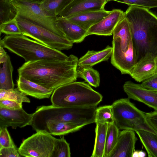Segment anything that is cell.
Returning <instances> with one entry per match:
<instances>
[{
    "mask_svg": "<svg viewBox=\"0 0 157 157\" xmlns=\"http://www.w3.org/2000/svg\"><path fill=\"white\" fill-rule=\"evenodd\" d=\"M11 1L17 9V17L25 19L56 35L65 37L57 26L56 17L48 15L40 7V4L22 0Z\"/></svg>",
    "mask_w": 157,
    "mask_h": 157,
    "instance_id": "obj_6",
    "label": "cell"
},
{
    "mask_svg": "<svg viewBox=\"0 0 157 157\" xmlns=\"http://www.w3.org/2000/svg\"><path fill=\"white\" fill-rule=\"evenodd\" d=\"M109 0H73L56 17L67 18L75 14L87 11L105 10Z\"/></svg>",
    "mask_w": 157,
    "mask_h": 157,
    "instance_id": "obj_14",
    "label": "cell"
},
{
    "mask_svg": "<svg viewBox=\"0 0 157 157\" xmlns=\"http://www.w3.org/2000/svg\"><path fill=\"white\" fill-rule=\"evenodd\" d=\"M10 0L12 1V0Z\"/></svg>",
    "mask_w": 157,
    "mask_h": 157,
    "instance_id": "obj_42",
    "label": "cell"
},
{
    "mask_svg": "<svg viewBox=\"0 0 157 157\" xmlns=\"http://www.w3.org/2000/svg\"><path fill=\"white\" fill-rule=\"evenodd\" d=\"M124 17V13L119 9H114L98 22L91 26L88 30V36L96 35L110 36L118 24Z\"/></svg>",
    "mask_w": 157,
    "mask_h": 157,
    "instance_id": "obj_13",
    "label": "cell"
},
{
    "mask_svg": "<svg viewBox=\"0 0 157 157\" xmlns=\"http://www.w3.org/2000/svg\"><path fill=\"white\" fill-rule=\"evenodd\" d=\"M73 0H45L40 7L49 16L56 17Z\"/></svg>",
    "mask_w": 157,
    "mask_h": 157,
    "instance_id": "obj_25",
    "label": "cell"
},
{
    "mask_svg": "<svg viewBox=\"0 0 157 157\" xmlns=\"http://www.w3.org/2000/svg\"><path fill=\"white\" fill-rule=\"evenodd\" d=\"M113 35V40L118 41L123 51L135 49L129 24L125 17L115 28Z\"/></svg>",
    "mask_w": 157,
    "mask_h": 157,
    "instance_id": "obj_18",
    "label": "cell"
},
{
    "mask_svg": "<svg viewBox=\"0 0 157 157\" xmlns=\"http://www.w3.org/2000/svg\"><path fill=\"white\" fill-rule=\"evenodd\" d=\"M77 78L84 79L89 85L95 87L99 86L100 76L99 72L92 67L78 66L76 69Z\"/></svg>",
    "mask_w": 157,
    "mask_h": 157,
    "instance_id": "obj_26",
    "label": "cell"
},
{
    "mask_svg": "<svg viewBox=\"0 0 157 157\" xmlns=\"http://www.w3.org/2000/svg\"><path fill=\"white\" fill-rule=\"evenodd\" d=\"M124 13L137 60L148 52L157 56V16L148 8L134 6H129Z\"/></svg>",
    "mask_w": 157,
    "mask_h": 157,
    "instance_id": "obj_2",
    "label": "cell"
},
{
    "mask_svg": "<svg viewBox=\"0 0 157 157\" xmlns=\"http://www.w3.org/2000/svg\"><path fill=\"white\" fill-rule=\"evenodd\" d=\"M83 127L69 122H51L46 124L44 131L53 135L60 136L75 132Z\"/></svg>",
    "mask_w": 157,
    "mask_h": 157,
    "instance_id": "obj_22",
    "label": "cell"
},
{
    "mask_svg": "<svg viewBox=\"0 0 157 157\" xmlns=\"http://www.w3.org/2000/svg\"><path fill=\"white\" fill-rule=\"evenodd\" d=\"M137 140L134 131H120L117 143L109 157H132Z\"/></svg>",
    "mask_w": 157,
    "mask_h": 157,
    "instance_id": "obj_15",
    "label": "cell"
},
{
    "mask_svg": "<svg viewBox=\"0 0 157 157\" xmlns=\"http://www.w3.org/2000/svg\"><path fill=\"white\" fill-rule=\"evenodd\" d=\"M16 18L22 34L59 51L68 50L72 48L73 43L65 37L56 35L25 19L17 17Z\"/></svg>",
    "mask_w": 157,
    "mask_h": 157,
    "instance_id": "obj_5",
    "label": "cell"
},
{
    "mask_svg": "<svg viewBox=\"0 0 157 157\" xmlns=\"http://www.w3.org/2000/svg\"><path fill=\"white\" fill-rule=\"evenodd\" d=\"M0 106L9 109H14L22 107V103L9 100H0Z\"/></svg>",
    "mask_w": 157,
    "mask_h": 157,
    "instance_id": "obj_36",
    "label": "cell"
},
{
    "mask_svg": "<svg viewBox=\"0 0 157 157\" xmlns=\"http://www.w3.org/2000/svg\"><path fill=\"white\" fill-rule=\"evenodd\" d=\"M17 8L10 0H0V25L16 18Z\"/></svg>",
    "mask_w": 157,
    "mask_h": 157,
    "instance_id": "obj_28",
    "label": "cell"
},
{
    "mask_svg": "<svg viewBox=\"0 0 157 157\" xmlns=\"http://www.w3.org/2000/svg\"><path fill=\"white\" fill-rule=\"evenodd\" d=\"M78 59L71 55L65 60L43 59L25 62L17 69L18 76L54 90L76 81Z\"/></svg>",
    "mask_w": 157,
    "mask_h": 157,
    "instance_id": "obj_1",
    "label": "cell"
},
{
    "mask_svg": "<svg viewBox=\"0 0 157 157\" xmlns=\"http://www.w3.org/2000/svg\"><path fill=\"white\" fill-rule=\"evenodd\" d=\"M8 54L4 49V48L0 46V63H4L6 60Z\"/></svg>",
    "mask_w": 157,
    "mask_h": 157,
    "instance_id": "obj_38",
    "label": "cell"
},
{
    "mask_svg": "<svg viewBox=\"0 0 157 157\" xmlns=\"http://www.w3.org/2000/svg\"><path fill=\"white\" fill-rule=\"evenodd\" d=\"M112 51V47L109 45L98 51L88 50L78 59V66L92 67L101 62L107 61L111 57Z\"/></svg>",
    "mask_w": 157,
    "mask_h": 157,
    "instance_id": "obj_20",
    "label": "cell"
},
{
    "mask_svg": "<svg viewBox=\"0 0 157 157\" xmlns=\"http://www.w3.org/2000/svg\"><path fill=\"white\" fill-rule=\"evenodd\" d=\"M129 99L121 98L111 105L114 123L119 130H132L137 121L146 118L145 113L137 108Z\"/></svg>",
    "mask_w": 157,
    "mask_h": 157,
    "instance_id": "obj_8",
    "label": "cell"
},
{
    "mask_svg": "<svg viewBox=\"0 0 157 157\" xmlns=\"http://www.w3.org/2000/svg\"><path fill=\"white\" fill-rule=\"evenodd\" d=\"M110 11L105 10L90 11L79 13L67 18L71 21L87 30L108 15Z\"/></svg>",
    "mask_w": 157,
    "mask_h": 157,
    "instance_id": "obj_19",
    "label": "cell"
},
{
    "mask_svg": "<svg viewBox=\"0 0 157 157\" xmlns=\"http://www.w3.org/2000/svg\"><path fill=\"white\" fill-rule=\"evenodd\" d=\"M132 157H139V151L135 150L132 154Z\"/></svg>",
    "mask_w": 157,
    "mask_h": 157,
    "instance_id": "obj_41",
    "label": "cell"
},
{
    "mask_svg": "<svg viewBox=\"0 0 157 157\" xmlns=\"http://www.w3.org/2000/svg\"><path fill=\"white\" fill-rule=\"evenodd\" d=\"M13 67L10 56L8 55L6 61L0 69V89L8 90L14 88L12 73Z\"/></svg>",
    "mask_w": 157,
    "mask_h": 157,
    "instance_id": "obj_24",
    "label": "cell"
},
{
    "mask_svg": "<svg viewBox=\"0 0 157 157\" xmlns=\"http://www.w3.org/2000/svg\"><path fill=\"white\" fill-rule=\"evenodd\" d=\"M0 33L8 35L22 34L16 18L3 23L0 25Z\"/></svg>",
    "mask_w": 157,
    "mask_h": 157,
    "instance_id": "obj_32",
    "label": "cell"
},
{
    "mask_svg": "<svg viewBox=\"0 0 157 157\" xmlns=\"http://www.w3.org/2000/svg\"><path fill=\"white\" fill-rule=\"evenodd\" d=\"M33 114L27 113L22 107L11 109L0 106V128L11 127L16 129L30 125Z\"/></svg>",
    "mask_w": 157,
    "mask_h": 157,
    "instance_id": "obj_11",
    "label": "cell"
},
{
    "mask_svg": "<svg viewBox=\"0 0 157 157\" xmlns=\"http://www.w3.org/2000/svg\"><path fill=\"white\" fill-rule=\"evenodd\" d=\"M95 123L111 124L114 123V119L111 105H105L97 108Z\"/></svg>",
    "mask_w": 157,
    "mask_h": 157,
    "instance_id": "obj_29",
    "label": "cell"
},
{
    "mask_svg": "<svg viewBox=\"0 0 157 157\" xmlns=\"http://www.w3.org/2000/svg\"><path fill=\"white\" fill-rule=\"evenodd\" d=\"M145 114L147 122L157 131V111L155 110Z\"/></svg>",
    "mask_w": 157,
    "mask_h": 157,
    "instance_id": "obj_37",
    "label": "cell"
},
{
    "mask_svg": "<svg viewBox=\"0 0 157 157\" xmlns=\"http://www.w3.org/2000/svg\"><path fill=\"white\" fill-rule=\"evenodd\" d=\"M9 100L22 103H30V99L26 95L21 92L17 87L8 90L0 89V100Z\"/></svg>",
    "mask_w": 157,
    "mask_h": 157,
    "instance_id": "obj_30",
    "label": "cell"
},
{
    "mask_svg": "<svg viewBox=\"0 0 157 157\" xmlns=\"http://www.w3.org/2000/svg\"><path fill=\"white\" fill-rule=\"evenodd\" d=\"M95 138L91 157H104L108 124L96 123Z\"/></svg>",
    "mask_w": 157,
    "mask_h": 157,
    "instance_id": "obj_21",
    "label": "cell"
},
{
    "mask_svg": "<svg viewBox=\"0 0 157 157\" xmlns=\"http://www.w3.org/2000/svg\"><path fill=\"white\" fill-rule=\"evenodd\" d=\"M0 148L4 147H17L11 138L7 127L0 128Z\"/></svg>",
    "mask_w": 157,
    "mask_h": 157,
    "instance_id": "obj_33",
    "label": "cell"
},
{
    "mask_svg": "<svg viewBox=\"0 0 157 157\" xmlns=\"http://www.w3.org/2000/svg\"><path fill=\"white\" fill-rule=\"evenodd\" d=\"M120 131L114 123L108 124L104 157H109L115 146Z\"/></svg>",
    "mask_w": 157,
    "mask_h": 157,
    "instance_id": "obj_27",
    "label": "cell"
},
{
    "mask_svg": "<svg viewBox=\"0 0 157 157\" xmlns=\"http://www.w3.org/2000/svg\"><path fill=\"white\" fill-rule=\"evenodd\" d=\"M17 88L22 92L36 98H49L53 90L45 88L33 82L18 76L17 80Z\"/></svg>",
    "mask_w": 157,
    "mask_h": 157,
    "instance_id": "obj_17",
    "label": "cell"
},
{
    "mask_svg": "<svg viewBox=\"0 0 157 157\" xmlns=\"http://www.w3.org/2000/svg\"><path fill=\"white\" fill-rule=\"evenodd\" d=\"M123 88L129 99L142 102L157 111V91L146 89L141 84L130 80L124 82Z\"/></svg>",
    "mask_w": 157,
    "mask_h": 157,
    "instance_id": "obj_10",
    "label": "cell"
},
{
    "mask_svg": "<svg viewBox=\"0 0 157 157\" xmlns=\"http://www.w3.org/2000/svg\"><path fill=\"white\" fill-rule=\"evenodd\" d=\"M28 2L40 4L43 2L45 0H22Z\"/></svg>",
    "mask_w": 157,
    "mask_h": 157,
    "instance_id": "obj_39",
    "label": "cell"
},
{
    "mask_svg": "<svg viewBox=\"0 0 157 157\" xmlns=\"http://www.w3.org/2000/svg\"><path fill=\"white\" fill-rule=\"evenodd\" d=\"M56 21L59 29L73 44L81 42L88 36L87 30L67 18L56 17Z\"/></svg>",
    "mask_w": 157,
    "mask_h": 157,
    "instance_id": "obj_16",
    "label": "cell"
},
{
    "mask_svg": "<svg viewBox=\"0 0 157 157\" xmlns=\"http://www.w3.org/2000/svg\"><path fill=\"white\" fill-rule=\"evenodd\" d=\"M36 132L23 141L19 153L26 157H51L56 138L44 131Z\"/></svg>",
    "mask_w": 157,
    "mask_h": 157,
    "instance_id": "obj_7",
    "label": "cell"
},
{
    "mask_svg": "<svg viewBox=\"0 0 157 157\" xmlns=\"http://www.w3.org/2000/svg\"><path fill=\"white\" fill-rule=\"evenodd\" d=\"M71 154L69 144L63 137L56 138L51 157H70Z\"/></svg>",
    "mask_w": 157,
    "mask_h": 157,
    "instance_id": "obj_31",
    "label": "cell"
},
{
    "mask_svg": "<svg viewBox=\"0 0 157 157\" xmlns=\"http://www.w3.org/2000/svg\"><path fill=\"white\" fill-rule=\"evenodd\" d=\"M141 84L146 89L157 91V72L143 81Z\"/></svg>",
    "mask_w": 157,
    "mask_h": 157,
    "instance_id": "obj_34",
    "label": "cell"
},
{
    "mask_svg": "<svg viewBox=\"0 0 157 157\" xmlns=\"http://www.w3.org/2000/svg\"><path fill=\"white\" fill-rule=\"evenodd\" d=\"M102 96L83 82H74L55 89L51 100L52 105L63 107H88L97 105Z\"/></svg>",
    "mask_w": 157,
    "mask_h": 157,
    "instance_id": "obj_4",
    "label": "cell"
},
{
    "mask_svg": "<svg viewBox=\"0 0 157 157\" xmlns=\"http://www.w3.org/2000/svg\"><path fill=\"white\" fill-rule=\"evenodd\" d=\"M0 46L21 57L25 62L43 59L65 60L68 57L61 51L22 34L6 36L0 40Z\"/></svg>",
    "mask_w": 157,
    "mask_h": 157,
    "instance_id": "obj_3",
    "label": "cell"
},
{
    "mask_svg": "<svg viewBox=\"0 0 157 157\" xmlns=\"http://www.w3.org/2000/svg\"><path fill=\"white\" fill-rule=\"evenodd\" d=\"M146 155V154L144 151H139V157H145Z\"/></svg>",
    "mask_w": 157,
    "mask_h": 157,
    "instance_id": "obj_40",
    "label": "cell"
},
{
    "mask_svg": "<svg viewBox=\"0 0 157 157\" xmlns=\"http://www.w3.org/2000/svg\"><path fill=\"white\" fill-rule=\"evenodd\" d=\"M18 149L17 147H4L0 148V157L21 156L18 152Z\"/></svg>",
    "mask_w": 157,
    "mask_h": 157,
    "instance_id": "obj_35",
    "label": "cell"
},
{
    "mask_svg": "<svg viewBox=\"0 0 157 157\" xmlns=\"http://www.w3.org/2000/svg\"><path fill=\"white\" fill-rule=\"evenodd\" d=\"M157 72V56L148 52L138 60L129 75L138 82H142Z\"/></svg>",
    "mask_w": 157,
    "mask_h": 157,
    "instance_id": "obj_12",
    "label": "cell"
},
{
    "mask_svg": "<svg viewBox=\"0 0 157 157\" xmlns=\"http://www.w3.org/2000/svg\"><path fill=\"white\" fill-rule=\"evenodd\" d=\"M149 157H157V135L142 130L135 131Z\"/></svg>",
    "mask_w": 157,
    "mask_h": 157,
    "instance_id": "obj_23",
    "label": "cell"
},
{
    "mask_svg": "<svg viewBox=\"0 0 157 157\" xmlns=\"http://www.w3.org/2000/svg\"><path fill=\"white\" fill-rule=\"evenodd\" d=\"M113 51L111 63L122 74H129L138 60L135 49L123 51L116 40L112 41Z\"/></svg>",
    "mask_w": 157,
    "mask_h": 157,
    "instance_id": "obj_9",
    "label": "cell"
}]
</instances>
